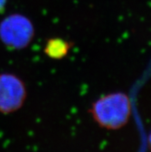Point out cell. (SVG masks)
<instances>
[{"mask_svg":"<svg viewBox=\"0 0 151 152\" xmlns=\"http://www.w3.org/2000/svg\"><path fill=\"white\" fill-rule=\"evenodd\" d=\"M131 104L127 95L115 93L107 95L93 105V118L101 127L107 129H119L124 126L130 118Z\"/></svg>","mask_w":151,"mask_h":152,"instance_id":"1","label":"cell"},{"mask_svg":"<svg viewBox=\"0 0 151 152\" xmlns=\"http://www.w3.org/2000/svg\"><path fill=\"white\" fill-rule=\"evenodd\" d=\"M6 2H7V0H0V14L2 13L5 10Z\"/></svg>","mask_w":151,"mask_h":152,"instance_id":"5","label":"cell"},{"mask_svg":"<svg viewBox=\"0 0 151 152\" xmlns=\"http://www.w3.org/2000/svg\"><path fill=\"white\" fill-rule=\"evenodd\" d=\"M69 48L70 45L66 41L59 38L51 39L45 47V53L53 59H61L66 55Z\"/></svg>","mask_w":151,"mask_h":152,"instance_id":"4","label":"cell"},{"mask_svg":"<svg viewBox=\"0 0 151 152\" xmlns=\"http://www.w3.org/2000/svg\"><path fill=\"white\" fill-rule=\"evenodd\" d=\"M34 35V28L28 18L12 14L0 23V39L4 44L12 49H23L29 45Z\"/></svg>","mask_w":151,"mask_h":152,"instance_id":"2","label":"cell"},{"mask_svg":"<svg viewBox=\"0 0 151 152\" xmlns=\"http://www.w3.org/2000/svg\"><path fill=\"white\" fill-rule=\"evenodd\" d=\"M26 96L25 85L21 80L9 73L0 74V112L9 114L17 110Z\"/></svg>","mask_w":151,"mask_h":152,"instance_id":"3","label":"cell"}]
</instances>
